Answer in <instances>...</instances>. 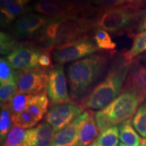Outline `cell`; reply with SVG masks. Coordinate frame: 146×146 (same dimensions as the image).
<instances>
[{
  "mask_svg": "<svg viewBox=\"0 0 146 146\" xmlns=\"http://www.w3.org/2000/svg\"><path fill=\"white\" fill-rule=\"evenodd\" d=\"M96 29L94 18L78 16L51 18L34 37L44 48L53 50L88 36L89 32Z\"/></svg>",
  "mask_w": 146,
  "mask_h": 146,
  "instance_id": "6da1fadb",
  "label": "cell"
},
{
  "mask_svg": "<svg viewBox=\"0 0 146 146\" xmlns=\"http://www.w3.org/2000/svg\"><path fill=\"white\" fill-rule=\"evenodd\" d=\"M131 62L118 58L113 63L106 77L95 87L83 100V106L94 110H102L120 94L122 87L127 80Z\"/></svg>",
  "mask_w": 146,
  "mask_h": 146,
  "instance_id": "7a4b0ae2",
  "label": "cell"
},
{
  "mask_svg": "<svg viewBox=\"0 0 146 146\" xmlns=\"http://www.w3.org/2000/svg\"><path fill=\"white\" fill-rule=\"evenodd\" d=\"M106 64L107 57L100 54H93L71 64L68 77L72 98H81L103 73Z\"/></svg>",
  "mask_w": 146,
  "mask_h": 146,
  "instance_id": "3957f363",
  "label": "cell"
},
{
  "mask_svg": "<svg viewBox=\"0 0 146 146\" xmlns=\"http://www.w3.org/2000/svg\"><path fill=\"white\" fill-rule=\"evenodd\" d=\"M144 100L143 97L134 91L124 89L116 99L95 115L100 132L131 119Z\"/></svg>",
  "mask_w": 146,
  "mask_h": 146,
  "instance_id": "277c9868",
  "label": "cell"
},
{
  "mask_svg": "<svg viewBox=\"0 0 146 146\" xmlns=\"http://www.w3.org/2000/svg\"><path fill=\"white\" fill-rule=\"evenodd\" d=\"M143 0L111 9H102L95 18L96 28L110 33H117L138 21L140 12L144 10Z\"/></svg>",
  "mask_w": 146,
  "mask_h": 146,
  "instance_id": "5b68a950",
  "label": "cell"
},
{
  "mask_svg": "<svg viewBox=\"0 0 146 146\" xmlns=\"http://www.w3.org/2000/svg\"><path fill=\"white\" fill-rule=\"evenodd\" d=\"M100 50L96 42L88 36L53 50L54 62L58 64L74 61L84 57H88Z\"/></svg>",
  "mask_w": 146,
  "mask_h": 146,
  "instance_id": "8992f818",
  "label": "cell"
},
{
  "mask_svg": "<svg viewBox=\"0 0 146 146\" xmlns=\"http://www.w3.org/2000/svg\"><path fill=\"white\" fill-rule=\"evenodd\" d=\"M44 48H38L30 43H19L13 52L5 57L14 69L26 70L39 69V59Z\"/></svg>",
  "mask_w": 146,
  "mask_h": 146,
  "instance_id": "52a82bcc",
  "label": "cell"
},
{
  "mask_svg": "<svg viewBox=\"0 0 146 146\" xmlns=\"http://www.w3.org/2000/svg\"><path fill=\"white\" fill-rule=\"evenodd\" d=\"M49 73L45 70L31 69L16 71V82L18 92L35 95L47 89Z\"/></svg>",
  "mask_w": 146,
  "mask_h": 146,
  "instance_id": "ba28073f",
  "label": "cell"
},
{
  "mask_svg": "<svg viewBox=\"0 0 146 146\" xmlns=\"http://www.w3.org/2000/svg\"><path fill=\"white\" fill-rule=\"evenodd\" d=\"M46 92L52 104H71L67 89L64 70L62 64L56 65L49 71Z\"/></svg>",
  "mask_w": 146,
  "mask_h": 146,
  "instance_id": "9c48e42d",
  "label": "cell"
},
{
  "mask_svg": "<svg viewBox=\"0 0 146 146\" xmlns=\"http://www.w3.org/2000/svg\"><path fill=\"white\" fill-rule=\"evenodd\" d=\"M83 112V108L72 104L55 105L47 112L45 120L56 133L74 121Z\"/></svg>",
  "mask_w": 146,
  "mask_h": 146,
  "instance_id": "30bf717a",
  "label": "cell"
},
{
  "mask_svg": "<svg viewBox=\"0 0 146 146\" xmlns=\"http://www.w3.org/2000/svg\"><path fill=\"white\" fill-rule=\"evenodd\" d=\"M34 10L49 18L83 16L82 10L70 0H39L34 5Z\"/></svg>",
  "mask_w": 146,
  "mask_h": 146,
  "instance_id": "8fae6325",
  "label": "cell"
},
{
  "mask_svg": "<svg viewBox=\"0 0 146 146\" xmlns=\"http://www.w3.org/2000/svg\"><path fill=\"white\" fill-rule=\"evenodd\" d=\"M89 111H85L74 121L55 133L52 145L60 146H74L77 143L80 129L86 120Z\"/></svg>",
  "mask_w": 146,
  "mask_h": 146,
  "instance_id": "7c38bea8",
  "label": "cell"
},
{
  "mask_svg": "<svg viewBox=\"0 0 146 146\" xmlns=\"http://www.w3.org/2000/svg\"><path fill=\"white\" fill-rule=\"evenodd\" d=\"M50 18L41 14L28 13L15 22L13 31L18 36L35 35Z\"/></svg>",
  "mask_w": 146,
  "mask_h": 146,
  "instance_id": "4fadbf2b",
  "label": "cell"
},
{
  "mask_svg": "<svg viewBox=\"0 0 146 146\" xmlns=\"http://www.w3.org/2000/svg\"><path fill=\"white\" fill-rule=\"evenodd\" d=\"M124 89H129L146 100V67L138 62L131 63Z\"/></svg>",
  "mask_w": 146,
  "mask_h": 146,
  "instance_id": "5bb4252c",
  "label": "cell"
},
{
  "mask_svg": "<svg viewBox=\"0 0 146 146\" xmlns=\"http://www.w3.org/2000/svg\"><path fill=\"white\" fill-rule=\"evenodd\" d=\"M53 127L44 122L27 131V144L29 146H50L55 135Z\"/></svg>",
  "mask_w": 146,
  "mask_h": 146,
  "instance_id": "9a60e30c",
  "label": "cell"
},
{
  "mask_svg": "<svg viewBox=\"0 0 146 146\" xmlns=\"http://www.w3.org/2000/svg\"><path fill=\"white\" fill-rule=\"evenodd\" d=\"M99 131L95 116L91 111H89L88 116L80 129L76 145L88 146L90 145L99 135Z\"/></svg>",
  "mask_w": 146,
  "mask_h": 146,
  "instance_id": "2e32d148",
  "label": "cell"
},
{
  "mask_svg": "<svg viewBox=\"0 0 146 146\" xmlns=\"http://www.w3.org/2000/svg\"><path fill=\"white\" fill-rule=\"evenodd\" d=\"M47 92L32 95L29 100L27 109L35 118L39 122L45 113L47 112L49 100L47 98Z\"/></svg>",
  "mask_w": 146,
  "mask_h": 146,
  "instance_id": "e0dca14e",
  "label": "cell"
},
{
  "mask_svg": "<svg viewBox=\"0 0 146 146\" xmlns=\"http://www.w3.org/2000/svg\"><path fill=\"white\" fill-rule=\"evenodd\" d=\"M119 139L120 141L129 146H140L141 138L133 127L131 119L120 124L119 127Z\"/></svg>",
  "mask_w": 146,
  "mask_h": 146,
  "instance_id": "ac0fdd59",
  "label": "cell"
},
{
  "mask_svg": "<svg viewBox=\"0 0 146 146\" xmlns=\"http://www.w3.org/2000/svg\"><path fill=\"white\" fill-rule=\"evenodd\" d=\"M119 139V128L112 126L102 131L95 142L102 146H118Z\"/></svg>",
  "mask_w": 146,
  "mask_h": 146,
  "instance_id": "d6986e66",
  "label": "cell"
},
{
  "mask_svg": "<svg viewBox=\"0 0 146 146\" xmlns=\"http://www.w3.org/2000/svg\"><path fill=\"white\" fill-rule=\"evenodd\" d=\"M146 51V31L139 32L135 36L132 47L124 54V57L128 61L133 62V59L139 54Z\"/></svg>",
  "mask_w": 146,
  "mask_h": 146,
  "instance_id": "ffe728a7",
  "label": "cell"
},
{
  "mask_svg": "<svg viewBox=\"0 0 146 146\" xmlns=\"http://www.w3.org/2000/svg\"><path fill=\"white\" fill-rule=\"evenodd\" d=\"M27 131L25 129L13 126L5 137L2 146H18L27 144Z\"/></svg>",
  "mask_w": 146,
  "mask_h": 146,
  "instance_id": "44dd1931",
  "label": "cell"
},
{
  "mask_svg": "<svg viewBox=\"0 0 146 146\" xmlns=\"http://www.w3.org/2000/svg\"><path fill=\"white\" fill-rule=\"evenodd\" d=\"M13 115L8 105L1 106V117H0V137L1 141H4L9 131L12 129L13 124Z\"/></svg>",
  "mask_w": 146,
  "mask_h": 146,
  "instance_id": "7402d4cb",
  "label": "cell"
},
{
  "mask_svg": "<svg viewBox=\"0 0 146 146\" xmlns=\"http://www.w3.org/2000/svg\"><path fill=\"white\" fill-rule=\"evenodd\" d=\"M132 123L135 129L143 138L146 137V100L138 108L133 116Z\"/></svg>",
  "mask_w": 146,
  "mask_h": 146,
  "instance_id": "603a6c76",
  "label": "cell"
},
{
  "mask_svg": "<svg viewBox=\"0 0 146 146\" xmlns=\"http://www.w3.org/2000/svg\"><path fill=\"white\" fill-rule=\"evenodd\" d=\"M32 95L18 92L8 104L12 115L16 116L27 109L29 101Z\"/></svg>",
  "mask_w": 146,
  "mask_h": 146,
  "instance_id": "cb8c5ba5",
  "label": "cell"
},
{
  "mask_svg": "<svg viewBox=\"0 0 146 146\" xmlns=\"http://www.w3.org/2000/svg\"><path fill=\"white\" fill-rule=\"evenodd\" d=\"M94 39L100 50H112L116 47V44L112 41L108 33L102 29H96Z\"/></svg>",
  "mask_w": 146,
  "mask_h": 146,
  "instance_id": "d4e9b609",
  "label": "cell"
},
{
  "mask_svg": "<svg viewBox=\"0 0 146 146\" xmlns=\"http://www.w3.org/2000/svg\"><path fill=\"white\" fill-rule=\"evenodd\" d=\"M18 92V87L16 81L1 84V87H0L1 106L8 105L14 96Z\"/></svg>",
  "mask_w": 146,
  "mask_h": 146,
  "instance_id": "484cf974",
  "label": "cell"
},
{
  "mask_svg": "<svg viewBox=\"0 0 146 146\" xmlns=\"http://www.w3.org/2000/svg\"><path fill=\"white\" fill-rule=\"evenodd\" d=\"M19 43L14 36L1 31L0 33V54L1 56H7L15 50Z\"/></svg>",
  "mask_w": 146,
  "mask_h": 146,
  "instance_id": "4316f807",
  "label": "cell"
},
{
  "mask_svg": "<svg viewBox=\"0 0 146 146\" xmlns=\"http://www.w3.org/2000/svg\"><path fill=\"white\" fill-rule=\"evenodd\" d=\"M13 126H17L23 129H31L39 123L37 120L29 112L25 110L23 112L13 116Z\"/></svg>",
  "mask_w": 146,
  "mask_h": 146,
  "instance_id": "83f0119b",
  "label": "cell"
},
{
  "mask_svg": "<svg viewBox=\"0 0 146 146\" xmlns=\"http://www.w3.org/2000/svg\"><path fill=\"white\" fill-rule=\"evenodd\" d=\"M16 81V71L5 59L1 57L0 59V83L1 84Z\"/></svg>",
  "mask_w": 146,
  "mask_h": 146,
  "instance_id": "f1b7e54d",
  "label": "cell"
},
{
  "mask_svg": "<svg viewBox=\"0 0 146 146\" xmlns=\"http://www.w3.org/2000/svg\"><path fill=\"white\" fill-rule=\"evenodd\" d=\"M4 10L15 18H21L25 14H28L29 10L27 8H24V6H22L19 3H18L15 0H6Z\"/></svg>",
  "mask_w": 146,
  "mask_h": 146,
  "instance_id": "f546056e",
  "label": "cell"
},
{
  "mask_svg": "<svg viewBox=\"0 0 146 146\" xmlns=\"http://www.w3.org/2000/svg\"><path fill=\"white\" fill-rule=\"evenodd\" d=\"M52 50L47 48H44L43 50L39 59V66L41 69L46 70L47 69H52L54 67L52 64V54H51Z\"/></svg>",
  "mask_w": 146,
  "mask_h": 146,
  "instance_id": "4dcf8cb0",
  "label": "cell"
},
{
  "mask_svg": "<svg viewBox=\"0 0 146 146\" xmlns=\"http://www.w3.org/2000/svg\"><path fill=\"white\" fill-rule=\"evenodd\" d=\"M125 0H94L93 3L102 9H111L122 5Z\"/></svg>",
  "mask_w": 146,
  "mask_h": 146,
  "instance_id": "1f68e13d",
  "label": "cell"
},
{
  "mask_svg": "<svg viewBox=\"0 0 146 146\" xmlns=\"http://www.w3.org/2000/svg\"><path fill=\"white\" fill-rule=\"evenodd\" d=\"M15 17L9 14L4 9H2L0 11V22H1V28H5L9 26L15 20Z\"/></svg>",
  "mask_w": 146,
  "mask_h": 146,
  "instance_id": "d6a6232c",
  "label": "cell"
},
{
  "mask_svg": "<svg viewBox=\"0 0 146 146\" xmlns=\"http://www.w3.org/2000/svg\"><path fill=\"white\" fill-rule=\"evenodd\" d=\"M137 23V31L139 32L146 31V8L140 12Z\"/></svg>",
  "mask_w": 146,
  "mask_h": 146,
  "instance_id": "836d02e7",
  "label": "cell"
},
{
  "mask_svg": "<svg viewBox=\"0 0 146 146\" xmlns=\"http://www.w3.org/2000/svg\"><path fill=\"white\" fill-rule=\"evenodd\" d=\"M15 1L20 5H21L22 6H25V5L30 2L31 0H15Z\"/></svg>",
  "mask_w": 146,
  "mask_h": 146,
  "instance_id": "e575fe53",
  "label": "cell"
},
{
  "mask_svg": "<svg viewBox=\"0 0 146 146\" xmlns=\"http://www.w3.org/2000/svg\"><path fill=\"white\" fill-rule=\"evenodd\" d=\"M5 2H6V0H0V7H1V10L4 9Z\"/></svg>",
  "mask_w": 146,
  "mask_h": 146,
  "instance_id": "d590c367",
  "label": "cell"
},
{
  "mask_svg": "<svg viewBox=\"0 0 146 146\" xmlns=\"http://www.w3.org/2000/svg\"><path fill=\"white\" fill-rule=\"evenodd\" d=\"M137 1H139V0H125V2H128V3H133Z\"/></svg>",
  "mask_w": 146,
  "mask_h": 146,
  "instance_id": "8d00e7d4",
  "label": "cell"
},
{
  "mask_svg": "<svg viewBox=\"0 0 146 146\" xmlns=\"http://www.w3.org/2000/svg\"><path fill=\"white\" fill-rule=\"evenodd\" d=\"M89 146H102V145H100V144L96 143V142H94V143H93L92 144H91V145H89Z\"/></svg>",
  "mask_w": 146,
  "mask_h": 146,
  "instance_id": "74e56055",
  "label": "cell"
},
{
  "mask_svg": "<svg viewBox=\"0 0 146 146\" xmlns=\"http://www.w3.org/2000/svg\"><path fill=\"white\" fill-rule=\"evenodd\" d=\"M141 143H143L144 145L146 146V139L145 138L141 139Z\"/></svg>",
  "mask_w": 146,
  "mask_h": 146,
  "instance_id": "f35d334b",
  "label": "cell"
},
{
  "mask_svg": "<svg viewBox=\"0 0 146 146\" xmlns=\"http://www.w3.org/2000/svg\"><path fill=\"white\" fill-rule=\"evenodd\" d=\"M118 146H129V145H125V144H124L123 143H122V142H120V143H119V144H118Z\"/></svg>",
  "mask_w": 146,
  "mask_h": 146,
  "instance_id": "ab89813d",
  "label": "cell"
},
{
  "mask_svg": "<svg viewBox=\"0 0 146 146\" xmlns=\"http://www.w3.org/2000/svg\"><path fill=\"white\" fill-rule=\"evenodd\" d=\"M142 58H143V59L145 60V61L146 62V54H145V56H142Z\"/></svg>",
  "mask_w": 146,
  "mask_h": 146,
  "instance_id": "60d3db41",
  "label": "cell"
},
{
  "mask_svg": "<svg viewBox=\"0 0 146 146\" xmlns=\"http://www.w3.org/2000/svg\"><path fill=\"white\" fill-rule=\"evenodd\" d=\"M140 146H145V145H144L143 143H141V145H140Z\"/></svg>",
  "mask_w": 146,
  "mask_h": 146,
  "instance_id": "b9f144b4",
  "label": "cell"
},
{
  "mask_svg": "<svg viewBox=\"0 0 146 146\" xmlns=\"http://www.w3.org/2000/svg\"><path fill=\"white\" fill-rule=\"evenodd\" d=\"M50 146H60V145H51ZM74 146H78V145H74Z\"/></svg>",
  "mask_w": 146,
  "mask_h": 146,
  "instance_id": "7bdbcfd3",
  "label": "cell"
},
{
  "mask_svg": "<svg viewBox=\"0 0 146 146\" xmlns=\"http://www.w3.org/2000/svg\"><path fill=\"white\" fill-rule=\"evenodd\" d=\"M18 146H29V145H18Z\"/></svg>",
  "mask_w": 146,
  "mask_h": 146,
  "instance_id": "ee69618b",
  "label": "cell"
},
{
  "mask_svg": "<svg viewBox=\"0 0 146 146\" xmlns=\"http://www.w3.org/2000/svg\"><path fill=\"white\" fill-rule=\"evenodd\" d=\"M93 1H94V0H93Z\"/></svg>",
  "mask_w": 146,
  "mask_h": 146,
  "instance_id": "f6af8a7d",
  "label": "cell"
},
{
  "mask_svg": "<svg viewBox=\"0 0 146 146\" xmlns=\"http://www.w3.org/2000/svg\"><path fill=\"white\" fill-rule=\"evenodd\" d=\"M145 139H146V137H145Z\"/></svg>",
  "mask_w": 146,
  "mask_h": 146,
  "instance_id": "bcb514c9",
  "label": "cell"
}]
</instances>
